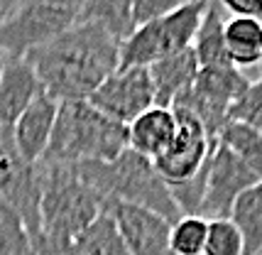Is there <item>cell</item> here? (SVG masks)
<instances>
[{
	"instance_id": "3",
	"label": "cell",
	"mask_w": 262,
	"mask_h": 255,
	"mask_svg": "<svg viewBox=\"0 0 262 255\" xmlns=\"http://www.w3.org/2000/svg\"><path fill=\"white\" fill-rule=\"evenodd\" d=\"M127 150V125L103 116L89 101L59 103L45 164L113 162Z\"/></svg>"
},
{
	"instance_id": "15",
	"label": "cell",
	"mask_w": 262,
	"mask_h": 255,
	"mask_svg": "<svg viewBox=\"0 0 262 255\" xmlns=\"http://www.w3.org/2000/svg\"><path fill=\"white\" fill-rule=\"evenodd\" d=\"M177 135V118L171 108H149L127 125V147L147 160H157L169 150Z\"/></svg>"
},
{
	"instance_id": "6",
	"label": "cell",
	"mask_w": 262,
	"mask_h": 255,
	"mask_svg": "<svg viewBox=\"0 0 262 255\" xmlns=\"http://www.w3.org/2000/svg\"><path fill=\"white\" fill-rule=\"evenodd\" d=\"M79 0H20L17 10L0 27V54L27 57L79 23Z\"/></svg>"
},
{
	"instance_id": "8",
	"label": "cell",
	"mask_w": 262,
	"mask_h": 255,
	"mask_svg": "<svg viewBox=\"0 0 262 255\" xmlns=\"http://www.w3.org/2000/svg\"><path fill=\"white\" fill-rule=\"evenodd\" d=\"M0 194L20 214L30 238H37L39 226V201H42V167L27 162L17 150L12 128L0 120Z\"/></svg>"
},
{
	"instance_id": "22",
	"label": "cell",
	"mask_w": 262,
	"mask_h": 255,
	"mask_svg": "<svg viewBox=\"0 0 262 255\" xmlns=\"http://www.w3.org/2000/svg\"><path fill=\"white\" fill-rule=\"evenodd\" d=\"M218 142L233 150L243 162L248 164L257 179L262 182V133L243 123H228L218 135Z\"/></svg>"
},
{
	"instance_id": "14",
	"label": "cell",
	"mask_w": 262,
	"mask_h": 255,
	"mask_svg": "<svg viewBox=\"0 0 262 255\" xmlns=\"http://www.w3.org/2000/svg\"><path fill=\"white\" fill-rule=\"evenodd\" d=\"M42 93L45 89L27 59H5L3 71H0V120L5 125H15V120L25 113V108Z\"/></svg>"
},
{
	"instance_id": "29",
	"label": "cell",
	"mask_w": 262,
	"mask_h": 255,
	"mask_svg": "<svg viewBox=\"0 0 262 255\" xmlns=\"http://www.w3.org/2000/svg\"><path fill=\"white\" fill-rule=\"evenodd\" d=\"M221 8H223V12H228L230 17L262 20V0H223Z\"/></svg>"
},
{
	"instance_id": "27",
	"label": "cell",
	"mask_w": 262,
	"mask_h": 255,
	"mask_svg": "<svg viewBox=\"0 0 262 255\" xmlns=\"http://www.w3.org/2000/svg\"><path fill=\"white\" fill-rule=\"evenodd\" d=\"M179 5L182 3H177V0H133V23H135V30L155 23V20H162L164 15L177 10Z\"/></svg>"
},
{
	"instance_id": "13",
	"label": "cell",
	"mask_w": 262,
	"mask_h": 255,
	"mask_svg": "<svg viewBox=\"0 0 262 255\" xmlns=\"http://www.w3.org/2000/svg\"><path fill=\"white\" fill-rule=\"evenodd\" d=\"M57 113H59V103L42 93L39 98H34L32 103L25 108V113L12 125V138L17 150L23 152V157L27 162L39 164V160L45 157L47 147H49V140L54 133V123H57Z\"/></svg>"
},
{
	"instance_id": "31",
	"label": "cell",
	"mask_w": 262,
	"mask_h": 255,
	"mask_svg": "<svg viewBox=\"0 0 262 255\" xmlns=\"http://www.w3.org/2000/svg\"><path fill=\"white\" fill-rule=\"evenodd\" d=\"M3 64H5V57L0 54V71H3Z\"/></svg>"
},
{
	"instance_id": "28",
	"label": "cell",
	"mask_w": 262,
	"mask_h": 255,
	"mask_svg": "<svg viewBox=\"0 0 262 255\" xmlns=\"http://www.w3.org/2000/svg\"><path fill=\"white\" fill-rule=\"evenodd\" d=\"M32 250L34 255H83L76 241H57V238H47V236L34 238Z\"/></svg>"
},
{
	"instance_id": "21",
	"label": "cell",
	"mask_w": 262,
	"mask_h": 255,
	"mask_svg": "<svg viewBox=\"0 0 262 255\" xmlns=\"http://www.w3.org/2000/svg\"><path fill=\"white\" fill-rule=\"evenodd\" d=\"M76 245L83 255H130L125 241L120 236V228L108 211H103L101 216L81 233Z\"/></svg>"
},
{
	"instance_id": "2",
	"label": "cell",
	"mask_w": 262,
	"mask_h": 255,
	"mask_svg": "<svg viewBox=\"0 0 262 255\" xmlns=\"http://www.w3.org/2000/svg\"><path fill=\"white\" fill-rule=\"evenodd\" d=\"M79 177L91 186V192L101 199L103 211L115 204H130L145 211H152L169 223L182 219L177 209L169 184L157 172L152 160L137 155L127 147L113 162H86L76 164Z\"/></svg>"
},
{
	"instance_id": "17",
	"label": "cell",
	"mask_w": 262,
	"mask_h": 255,
	"mask_svg": "<svg viewBox=\"0 0 262 255\" xmlns=\"http://www.w3.org/2000/svg\"><path fill=\"white\" fill-rule=\"evenodd\" d=\"M191 49H194L201 69L233 67L228 59V49H226V23H223L221 3H208Z\"/></svg>"
},
{
	"instance_id": "5",
	"label": "cell",
	"mask_w": 262,
	"mask_h": 255,
	"mask_svg": "<svg viewBox=\"0 0 262 255\" xmlns=\"http://www.w3.org/2000/svg\"><path fill=\"white\" fill-rule=\"evenodd\" d=\"M208 3L194 0L182 3L177 10L164 15L162 20L137 27L120 45V67L118 69H149L160 59L191 49L204 20Z\"/></svg>"
},
{
	"instance_id": "12",
	"label": "cell",
	"mask_w": 262,
	"mask_h": 255,
	"mask_svg": "<svg viewBox=\"0 0 262 255\" xmlns=\"http://www.w3.org/2000/svg\"><path fill=\"white\" fill-rule=\"evenodd\" d=\"M108 214L118 223L130 255H171L169 221L130 204H115L108 209Z\"/></svg>"
},
{
	"instance_id": "18",
	"label": "cell",
	"mask_w": 262,
	"mask_h": 255,
	"mask_svg": "<svg viewBox=\"0 0 262 255\" xmlns=\"http://www.w3.org/2000/svg\"><path fill=\"white\" fill-rule=\"evenodd\" d=\"M226 49L235 69L262 64V20L230 17L226 23Z\"/></svg>"
},
{
	"instance_id": "23",
	"label": "cell",
	"mask_w": 262,
	"mask_h": 255,
	"mask_svg": "<svg viewBox=\"0 0 262 255\" xmlns=\"http://www.w3.org/2000/svg\"><path fill=\"white\" fill-rule=\"evenodd\" d=\"M0 255H34L32 238L20 214L0 194Z\"/></svg>"
},
{
	"instance_id": "10",
	"label": "cell",
	"mask_w": 262,
	"mask_h": 255,
	"mask_svg": "<svg viewBox=\"0 0 262 255\" xmlns=\"http://www.w3.org/2000/svg\"><path fill=\"white\" fill-rule=\"evenodd\" d=\"M260 182L255 174L248 169V164L240 160L233 150L226 145L213 142L211 150V167H208V182H206V194L199 216L206 221L230 219L233 204L238 197Z\"/></svg>"
},
{
	"instance_id": "19",
	"label": "cell",
	"mask_w": 262,
	"mask_h": 255,
	"mask_svg": "<svg viewBox=\"0 0 262 255\" xmlns=\"http://www.w3.org/2000/svg\"><path fill=\"white\" fill-rule=\"evenodd\" d=\"M79 23H91L115 37L120 45L135 32L133 0H89L81 5Z\"/></svg>"
},
{
	"instance_id": "4",
	"label": "cell",
	"mask_w": 262,
	"mask_h": 255,
	"mask_svg": "<svg viewBox=\"0 0 262 255\" xmlns=\"http://www.w3.org/2000/svg\"><path fill=\"white\" fill-rule=\"evenodd\" d=\"M42 167V201H39V236L57 241H79V236L103 214L101 199L79 177L76 164Z\"/></svg>"
},
{
	"instance_id": "20",
	"label": "cell",
	"mask_w": 262,
	"mask_h": 255,
	"mask_svg": "<svg viewBox=\"0 0 262 255\" xmlns=\"http://www.w3.org/2000/svg\"><path fill=\"white\" fill-rule=\"evenodd\" d=\"M230 221L243 236L245 255L262 253V182L245 189L233 204Z\"/></svg>"
},
{
	"instance_id": "7",
	"label": "cell",
	"mask_w": 262,
	"mask_h": 255,
	"mask_svg": "<svg viewBox=\"0 0 262 255\" xmlns=\"http://www.w3.org/2000/svg\"><path fill=\"white\" fill-rule=\"evenodd\" d=\"M250 86V79L235 67L199 69L194 86L182 93L171 108H182L204 125L208 140H218L223 128L228 125L230 105L238 101Z\"/></svg>"
},
{
	"instance_id": "30",
	"label": "cell",
	"mask_w": 262,
	"mask_h": 255,
	"mask_svg": "<svg viewBox=\"0 0 262 255\" xmlns=\"http://www.w3.org/2000/svg\"><path fill=\"white\" fill-rule=\"evenodd\" d=\"M17 5H20V0H0V27L8 23V17L12 12L17 10Z\"/></svg>"
},
{
	"instance_id": "11",
	"label": "cell",
	"mask_w": 262,
	"mask_h": 255,
	"mask_svg": "<svg viewBox=\"0 0 262 255\" xmlns=\"http://www.w3.org/2000/svg\"><path fill=\"white\" fill-rule=\"evenodd\" d=\"M89 103L98 108L103 116L130 125L145 111L157 105L149 69H115L91 93Z\"/></svg>"
},
{
	"instance_id": "24",
	"label": "cell",
	"mask_w": 262,
	"mask_h": 255,
	"mask_svg": "<svg viewBox=\"0 0 262 255\" xmlns=\"http://www.w3.org/2000/svg\"><path fill=\"white\" fill-rule=\"evenodd\" d=\"M208 221L201 216H182L171 223L169 248L171 255H204Z\"/></svg>"
},
{
	"instance_id": "1",
	"label": "cell",
	"mask_w": 262,
	"mask_h": 255,
	"mask_svg": "<svg viewBox=\"0 0 262 255\" xmlns=\"http://www.w3.org/2000/svg\"><path fill=\"white\" fill-rule=\"evenodd\" d=\"M47 96L57 103L89 101L120 67V42L91 23H76L64 35L27 54Z\"/></svg>"
},
{
	"instance_id": "9",
	"label": "cell",
	"mask_w": 262,
	"mask_h": 255,
	"mask_svg": "<svg viewBox=\"0 0 262 255\" xmlns=\"http://www.w3.org/2000/svg\"><path fill=\"white\" fill-rule=\"evenodd\" d=\"M171 113L177 118V135L169 150L155 160V167L162 179L174 186L189 182L204 169L206 162L211 160V150L216 140H208L204 125L191 113H186L182 108H171Z\"/></svg>"
},
{
	"instance_id": "16",
	"label": "cell",
	"mask_w": 262,
	"mask_h": 255,
	"mask_svg": "<svg viewBox=\"0 0 262 255\" xmlns=\"http://www.w3.org/2000/svg\"><path fill=\"white\" fill-rule=\"evenodd\" d=\"M199 59L194 49H184L179 54L160 59L149 67V79L155 86V101L160 108H171V103L194 86L199 76Z\"/></svg>"
},
{
	"instance_id": "26",
	"label": "cell",
	"mask_w": 262,
	"mask_h": 255,
	"mask_svg": "<svg viewBox=\"0 0 262 255\" xmlns=\"http://www.w3.org/2000/svg\"><path fill=\"white\" fill-rule=\"evenodd\" d=\"M228 123H243L262 133V71L255 81H250L245 93L230 105Z\"/></svg>"
},
{
	"instance_id": "25",
	"label": "cell",
	"mask_w": 262,
	"mask_h": 255,
	"mask_svg": "<svg viewBox=\"0 0 262 255\" xmlns=\"http://www.w3.org/2000/svg\"><path fill=\"white\" fill-rule=\"evenodd\" d=\"M204 255H245L243 236L230 219L208 221Z\"/></svg>"
}]
</instances>
